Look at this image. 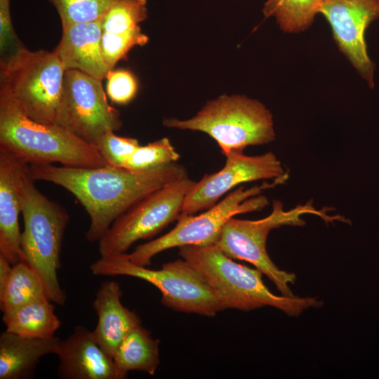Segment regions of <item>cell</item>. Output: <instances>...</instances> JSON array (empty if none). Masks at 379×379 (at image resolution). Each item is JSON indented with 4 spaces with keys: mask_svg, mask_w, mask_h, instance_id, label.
<instances>
[{
    "mask_svg": "<svg viewBox=\"0 0 379 379\" xmlns=\"http://www.w3.org/2000/svg\"><path fill=\"white\" fill-rule=\"evenodd\" d=\"M29 174L34 181L62 187L79 200L90 218L85 233L89 242H98L117 218L145 197L188 177L186 168L176 162L145 171L110 166L32 165Z\"/></svg>",
    "mask_w": 379,
    "mask_h": 379,
    "instance_id": "obj_1",
    "label": "cell"
},
{
    "mask_svg": "<svg viewBox=\"0 0 379 379\" xmlns=\"http://www.w3.org/2000/svg\"><path fill=\"white\" fill-rule=\"evenodd\" d=\"M102 20L62 26V37L53 51L65 70L75 69L100 80L106 79L111 69L102 54Z\"/></svg>",
    "mask_w": 379,
    "mask_h": 379,
    "instance_id": "obj_16",
    "label": "cell"
},
{
    "mask_svg": "<svg viewBox=\"0 0 379 379\" xmlns=\"http://www.w3.org/2000/svg\"><path fill=\"white\" fill-rule=\"evenodd\" d=\"M106 79L107 93L110 100L115 103L127 104L137 93V81L134 75L128 70H109Z\"/></svg>",
    "mask_w": 379,
    "mask_h": 379,
    "instance_id": "obj_28",
    "label": "cell"
},
{
    "mask_svg": "<svg viewBox=\"0 0 379 379\" xmlns=\"http://www.w3.org/2000/svg\"><path fill=\"white\" fill-rule=\"evenodd\" d=\"M148 36L142 32L140 27L124 32H102V54L107 66L112 70L118 61L125 59L128 53L136 46L148 42Z\"/></svg>",
    "mask_w": 379,
    "mask_h": 379,
    "instance_id": "obj_26",
    "label": "cell"
},
{
    "mask_svg": "<svg viewBox=\"0 0 379 379\" xmlns=\"http://www.w3.org/2000/svg\"><path fill=\"white\" fill-rule=\"evenodd\" d=\"M147 0H119L102 20L103 32H124L135 29L147 18Z\"/></svg>",
    "mask_w": 379,
    "mask_h": 379,
    "instance_id": "obj_24",
    "label": "cell"
},
{
    "mask_svg": "<svg viewBox=\"0 0 379 379\" xmlns=\"http://www.w3.org/2000/svg\"><path fill=\"white\" fill-rule=\"evenodd\" d=\"M65 72L53 51L21 46L1 60L0 84L32 119L55 124Z\"/></svg>",
    "mask_w": 379,
    "mask_h": 379,
    "instance_id": "obj_9",
    "label": "cell"
},
{
    "mask_svg": "<svg viewBox=\"0 0 379 379\" xmlns=\"http://www.w3.org/2000/svg\"><path fill=\"white\" fill-rule=\"evenodd\" d=\"M194 182L188 177L175 181L133 204L98 241L100 255L126 253L137 241L152 238L178 219Z\"/></svg>",
    "mask_w": 379,
    "mask_h": 379,
    "instance_id": "obj_10",
    "label": "cell"
},
{
    "mask_svg": "<svg viewBox=\"0 0 379 379\" xmlns=\"http://www.w3.org/2000/svg\"><path fill=\"white\" fill-rule=\"evenodd\" d=\"M102 80L65 70L55 124L96 145L102 135L121 128L120 113L107 102Z\"/></svg>",
    "mask_w": 379,
    "mask_h": 379,
    "instance_id": "obj_11",
    "label": "cell"
},
{
    "mask_svg": "<svg viewBox=\"0 0 379 379\" xmlns=\"http://www.w3.org/2000/svg\"><path fill=\"white\" fill-rule=\"evenodd\" d=\"M163 124L168 128L208 134L225 157L275 139L270 111L259 101L239 95H222L210 101L189 119L170 118Z\"/></svg>",
    "mask_w": 379,
    "mask_h": 379,
    "instance_id": "obj_5",
    "label": "cell"
},
{
    "mask_svg": "<svg viewBox=\"0 0 379 379\" xmlns=\"http://www.w3.org/2000/svg\"><path fill=\"white\" fill-rule=\"evenodd\" d=\"M95 276H129L146 281L161 293V302L172 310L213 317L221 311L208 283L183 258L151 270L132 262L126 253L100 256L90 265Z\"/></svg>",
    "mask_w": 379,
    "mask_h": 379,
    "instance_id": "obj_6",
    "label": "cell"
},
{
    "mask_svg": "<svg viewBox=\"0 0 379 379\" xmlns=\"http://www.w3.org/2000/svg\"><path fill=\"white\" fill-rule=\"evenodd\" d=\"M29 171L22 177L19 190L24 225L20 261L39 276L48 298L64 305L67 296L60 285L57 272L60 267L62 243L69 217L65 208L37 189Z\"/></svg>",
    "mask_w": 379,
    "mask_h": 379,
    "instance_id": "obj_4",
    "label": "cell"
},
{
    "mask_svg": "<svg viewBox=\"0 0 379 379\" xmlns=\"http://www.w3.org/2000/svg\"><path fill=\"white\" fill-rule=\"evenodd\" d=\"M180 158L168 138L145 145H140L131 156L124 168L145 171L175 163Z\"/></svg>",
    "mask_w": 379,
    "mask_h": 379,
    "instance_id": "obj_25",
    "label": "cell"
},
{
    "mask_svg": "<svg viewBox=\"0 0 379 379\" xmlns=\"http://www.w3.org/2000/svg\"><path fill=\"white\" fill-rule=\"evenodd\" d=\"M44 298L48 297L44 285L36 272L25 262L20 261L13 265L8 282L0 292L2 313L11 312Z\"/></svg>",
    "mask_w": 379,
    "mask_h": 379,
    "instance_id": "obj_21",
    "label": "cell"
},
{
    "mask_svg": "<svg viewBox=\"0 0 379 379\" xmlns=\"http://www.w3.org/2000/svg\"><path fill=\"white\" fill-rule=\"evenodd\" d=\"M288 175L281 161L272 152L256 156L243 152L226 156L225 166L218 172L205 174L187 194L180 215H193L208 209L236 186L260 180H276Z\"/></svg>",
    "mask_w": 379,
    "mask_h": 379,
    "instance_id": "obj_12",
    "label": "cell"
},
{
    "mask_svg": "<svg viewBox=\"0 0 379 379\" xmlns=\"http://www.w3.org/2000/svg\"><path fill=\"white\" fill-rule=\"evenodd\" d=\"M60 18L62 26L100 20L119 0H48Z\"/></svg>",
    "mask_w": 379,
    "mask_h": 379,
    "instance_id": "obj_23",
    "label": "cell"
},
{
    "mask_svg": "<svg viewBox=\"0 0 379 379\" xmlns=\"http://www.w3.org/2000/svg\"><path fill=\"white\" fill-rule=\"evenodd\" d=\"M55 355L58 376L62 379H124L113 358L97 342L93 332L83 326L74 327L60 340Z\"/></svg>",
    "mask_w": 379,
    "mask_h": 379,
    "instance_id": "obj_14",
    "label": "cell"
},
{
    "mask_svg": "<svg viewBox=\"0 0 379 379\" xmlns=\"http://www.w3.org/2000/svg\"><path fill=\"white\" fill-rule=\"evenodd\" d=\"M180 256L194 266L212 288L221 310L248 311L271 306L289 316L323 305L312 297H286L272 293L262 279V272L237 263L215 245L179 247Z\"/></svg>",
    "mask_w": 379,
    "mask_h": 379,
    "instance_id": "obj_3",
    "label": "cell"
},
{
    "mask_svg": "<svg viewBox=\"0 0 379 379\" xmlns=\"http://www.w3.org/2000/svg\"><path fill=\"white\" fill-rule=\"evenodd\" d=\"M21 46H22L18 42L11 21L10 0H0L1 53L3 54L10 48H13L14 51Z\"/></svg>",
    "mask_w": 379,
    "mask_h": 379,
    "instance_id": "obj_29",
    "label": "cell"
},
{
    "mask_svg": "<svg viewBox=\"0 0 379 379\" xmlns=\"http://www.w3.org/2000/svg\"><path fill=\"white\" fill-rule=\"evenodd\" d=\"M159 340L141 324L131 331L116 349L112 358L124 378L131 371L154 375L159 365Z\"/></svg>",
    "mask_w": 379,
    "mask_h": 379,
    "instance_id": "obj_19",
    "label": "cell"
},
{
    "mask_svg": "<svg viewBox=\"0 0 379 379\" xmlns=\"http://www.w3.org/2000/svg\"><path fill=\"white\" fill-rule=\"evenodd\" d=\"M60 339L30 338L6 331L0 335V379H25L34 376L41 358L55 354Z\"/></svg>",
    "mask_w": 379,
    "mask_h": 379,
    "instance_id": "obj_18",
    "label": "cell"
},
{
    "mask_svg": "<svg viewBox=\"0 0 379 379\" xmlns=\"http://www.w3.org/2000/svg\"><path fill=\"white\" fill-rule=\"evenodd\" d=\"M319 13L328 22L340 51L373 88L375 65L368 54L365 33L379 19V0H323Z\"/></svg>",
    "mask_w": 379,
    "mask_h": 379,
    "instance_id": "obj_13",
    "label": "cell"
},
{
    "mask_svg": "<svg viewBox=\"0 0 379 379\" xmlns=\"http://www.w3.org/2000/svg\"><path fill=\"white\" fill-rule=\"evenodd\" d=\"M0 149L29 166L53 163L81 168L107 166L96 145L55 124L32 119L1 84Z\"/></svg>",
    "mask_w": 379,
    "mask_h": 379,
    "instance_id": "obj_2",
    "label": "cell"
},
{
    "mask_svg": "<svg viewBox=\"0 0 379 379\" xmlns=\"http://www.w3.org/2000/svg\"><path fill=\"white\" fill-rule=\"evenodd\" d=\"M29 168L24 161L0 149V255L13 265L21 258L19 190Z\"/></svg>",
    "mask_w": 379,
    "mask_h": 379,
    "instance_id": "obj_15",
    "label": "cell"
},
{
    "mask_svg": "<svg viewBox=\"0 0 379 379\" xmlns=\"http://www.w3.org/2000/svg\"><path fill=\"white\" fill-rule=\"evenodd\" d=\"M306 214L316 215L326 222L343 220L340 215L330 216L324 211L317 210L312 201L285 211L281 201L274 200L271 213L264 218L250 220L231 218L214 245L232 259L251 263L275 284L282 295L293 297L289 284L295 283L296 276L277 267L267 253L266 241L273 229L304 225L302 217Z\"/></svg>",
    "mask_w": 379,
    "mask_h": 379,
    "instance_id": "obj_7",
    "label": "cell"
},
{
    "mask_svg": "<svg viewBox=\"0 0 379 379\" xmlns=\"http://www.w3.org/2000/svg\"><path fill=\"white\" fill-rule=\"evenodd\" d=\"M121 297L120 284L107 280L100 284L93 301L98 316L93 334L100 347L112 357L124 337L141 324L138 314L123 305Z\"/></svg>",
    "mask_w": 379,
    "mask_h": 379,
    "instance_id": "obj_17",
    "label": "cell"
},
{
    "mask_svg": "<svg viewBox=\"0 0 379 379\" xmlns=\"http://www.w3.org/2000/svg\"><path fill=\"white\" fill-rule=\"evenodd\" d=\"M323 0H267L262 12L265 18L274 17L285 32H303L319 13Z\"/></svg>",
    "mask_w": 379,
    "mask_h": 379,
    "instance_id": "obj_22",
    "label": "cell"
},
{
    "mask_svg": "<svg viewBox=\"0 0 379 379\" xmlns=\"http://www.w3.org/2000/svg\"><path fill=\"white\" fill-rule=\"evenodd\" d=\"M6 331L30 338H50L55 336L61 323L54 306L48 298L35 300L11 312L3 314Z\"/></svg>",
    "mask_w": 379,
    "mask_h": 379,
    "instance_id": "obj_20",
    "label": "cell"
},
{
    "mask_svg": "<svg viewBox=\"0 0 379 379\" xmlns=\"http://www.w3.org/2000/svg\"><path fill=\"white\" fill-rule=\"evenodd\" d=\"M114 132L102 135L96 146L107 166L124 168L140 145L136 138L119 136Z\"/></svg>",
    "mask_w": 379,
    "mask_h": 379,
    "instance_id": "obj_27",
    "label": "cell"
},
{
    "mask_svg": "<svg viewBox=\"0 0 379 379\" xmlns=\"http://www.w3.org/2000/svg\"><path fill=\"white\" fill-rule=\"evenodd\" d=\"M288 175L250 188L240 186L222 201L198 215H179L176 225L166 234L138 246L128 253L130 260L146 267L160 252L186 245L211 246L218 240L225 223L236 215L260 211L269 201L260 194L265 190L283 184Z\"/></svg>",
    "mask_w": 379,
    "mask_h": 379,
    "instance_id": "obj_8",
    "label": "cell"
},
{
    "mask_svg": "<svg viewBox=\"0 0 379 379\" xmlns=\"http://www.w3.org/2000/svg\"><path fill=\"white\" fill-rule=\"evenodd\" d=\"M13 265L4 256L0 255V292H1L8 280Z\"/></svg>",
    "mask_w": 379,
    "mask_h": 379,
    "instance_id": "obj_30",
    "label": "cell"
}]
</instances>
